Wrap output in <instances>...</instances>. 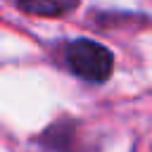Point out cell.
<instances>
[{"instance_id": "obj_2", "label": "cell", "mask_w": 152, "mask_h": 152, "mask_svg": "<svg viewBox=\"0 0 152 152\" xmlns=\"http://www.w3.org/2000/svg\"><path fill=\"white\" fill-rule=\"evenodd\" d=\"M78 0H17V7L26 14L36 17H62L69 14Z\"/></svg>"}, {"instance_id": "obj_1", "label": "cell", "mask_w": 152, "mask_h": 152, "mask_svg": "<svg viewBox=\"0 0 152 152\" xmlns=\"http://www.w3.org/2000/svg\"><path fill=\"white\" fill-rule=\"evenodd\" d=\"M66 64L78 78L90 81V83H102L112 76L114 55L95 40L78 38L69 43L66 48Z\"/></svg>"}]
</instances>
